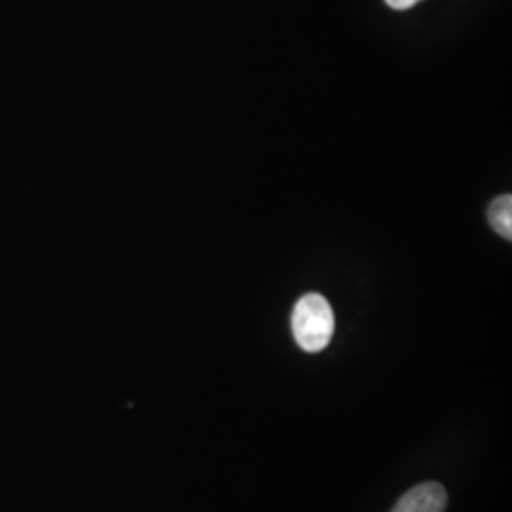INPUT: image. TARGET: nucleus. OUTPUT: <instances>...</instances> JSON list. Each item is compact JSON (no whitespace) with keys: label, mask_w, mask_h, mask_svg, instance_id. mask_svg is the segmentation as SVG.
<instances>
[{"label":"nucleus","mask_w":512,"mask_h":512,"mask_svg":"<svg viewBox=\"0 0 512 512\" xmlns=\"http://www.w3.org/2000/svg\"><path fill=\"white\" fill-rule=\"evenodd\" d=\"M291 325L296 344L308 353H319L334 336V311L325 296L306 294L294 306Z\"/></svg>","instance_id":"obj_1"},{"label":"nucleus","mask_w":512,"mask_h":512,"mask_svg":"<svg viewBox=\"0 0 512 512\" xmlns=\"http://www.w3.org/2000/svg\"><path fill=\"white\" fill-rule=\"evenodd\" d=\"M448 494L439 482H423L399 499L391 512H444Z\"/></svg>","instance_id":"obj_2"},{"label":"nucleus","mask_w":512,"mask_h":512,"mask_svg":"<svg viewBox=\"0 0 512 512\" xmlns=\"http://www.w3.org/2000/svg\"><path fill=\"white\" fill-rule=\"evenodd\" d=\"M488 219L499 236L512 239V196H499L488 207Z\"/></svg>","instance_id":"obj_3"},{"label":"nucleus","mask_w":512,"mask_h":512,"mask_svg":"<svg viewBox=\"0 0 512 512\" xmlns=\"http://www.w3.org/2000/svg\"><path fill=\"white\" fill-rule=\"evenodd\" d=\"M387 6H391L393 10H408L412 6H416L420 0H385Z\"/></svg>","instance_id":"obj_4"}]
</instances>
